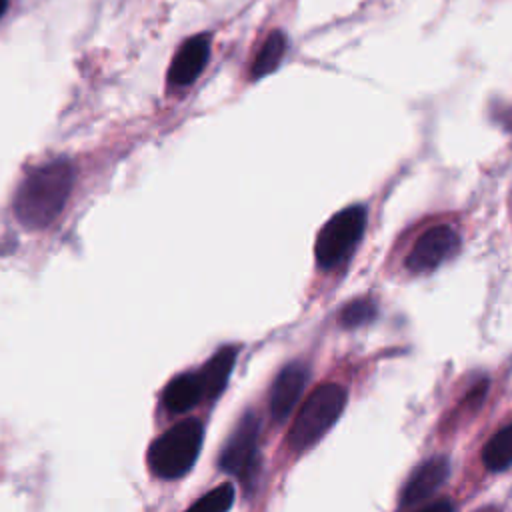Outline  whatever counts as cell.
<instances>
[{
  "label": "cell",
  "mask_w": 512,
  "mask_h": 512,
  "mask_svg": "<svg viewBox=\"0 0 512 512\" xmlns=\"http://www.w3.org/2000/svg\"><path fill=\"white\" fill-rule=\"evenodd\" d=\"M74 182L68 160H52L32 170L18 186L14 214L28 230H42L62 212Z\"/></svg>",
  "instance_id": "obj_1"
},
{
  "label": "cell",
  "mask_w": 512,
  "mask_h": 512,
  "mask_svg": "<svg viewBox=\"0 0 512 512\" xmlns=\"http://www.w3.org/2000/svg\"><path fill=\"white\" fill-rule=\"evenodd\" d=\"M346 406V390L336 382H326L318 386L304 400L300 412L296 414L292 428L288 430V446L294 452H302L314 446L340 418Z\"/></svg>",
  "instance_id": "obj_2"
},
{
  "label": "cell",
  "mask_w": 512,
  "mask_h": 512,
  "mask_svg": "<svg viewBox=\"0 0 512 512\" xmlns=\"http://www.w3.org/2000/svg\"><path fill=\"white\" fill-rule=\"evenodd\" d=\"M204 428L198 420H184L168 428L148 448L150 470L164 480L184 476L196 462L202 448Z\"/></svg>",
  "instance_id": "obj_3"
},
{
  "label": "cell",
  "mask_w": 512,
  "mask_h": 512,
  "mask_svg": "<svg viewBox=\"0 0 512 512\" xmlns=\"http://www.w3.org/2000/svg\"><path fill=\"white\" fill-rule=\"evenodd\" d=\"M366 226L364 206H348L336 212L318 232L314 244L316 264L324 270L338 266L350 256Z\"/></svg>",
  "instance_id": "obj_4"
},
{
  "label": "cell",
  "mask_w": 512,
  "mask_h": 512,
  "mask_svg": "<svg viewBox=\"0 0 512 512\" xmlns=\"http://www.w3.org/2000/svg\"><path fill=\"white\" fill-rule=\"evenodd\" d=\"M258 432V418L252 412L244 414L220 452L218 466L226 474H232L244 482L250 480L258 460Z\"/></svg>",
  "instance_id": "obj_5"
},
{
  "label": "cell",
  "mask_w": 512,
  "mask_h": 512,
  "mask_svg": "<svg viewBox=\"0 0 512 512\" xmlns=\"http://www.w3.org/2000/svg\"><path fill=\"white\" fill-rule=\"evenodd\" d=\"M460 246V236L448 224L428 228L418 236L412 250L406 256V268L414 274H424L438 268Z\"/></svg>",
  "instance_id": "obj_6"
},
{
  "label": "cell",
  "mask_w": 512,
  "mask_h": 512,
  "mask_svg": "<svg viewBox=\"0 0 512 512\" xmlns=\"http://www.w3.org/2000/svg\"><path fill=\"white\" fill-rule=\"evenodd\" d=\"M306 382H308V366L304 362H298V360L290 362L278 372V376L270 388V400H268L270 416L276 422H282L288 418V414L296 406Z\"/></svg>",
  "instance_id": "obj_7"
},
{
  "label": "cell",
  "mask_w": 512,
  "mask_h": 512,
  "mask_svg": "<svg viewBox=\"0 0 512 512\" xmlns=\"http://www.w3.org/2000/svg\"><path fill=\"white\" fill-rule=\"evenodd\" d=\"M448 470H450V462L444 456L424 460L418 468H414V472L406 480L400 496V504L414 506L426 500L428 496H432L438 490V486H442V482L446 480Z\"/></svg>",
  "instance_id": "obj_8"
},
{
  "label": "cell",
  "mask_w": 512,
  "mask_h": 512,
  "mask_svg": "<svg viewBox=\"0 0 512 512\" xmlns=\"http://www.w3.org/2000/svg\"><path fill=\"white\" fill-rule=\"evenodd\" d=\"M208 56H210V38L206 34H198L186 40L170 64V70H168L170 84L174 86L192 84L202 72Z\"/></svg>",
  "instance_id": "obj_9"
},
{
  "label": "cell",
  "mask_w": 512,
  "mask_h": 512,
  "mask_svg": "<svg viewBox=\"0 0 512 512\" xmlns=\"http://www.w3.org/2000/svg\"><path fill=\"white\" fill-rule=\"evenodd\" d=\"M204 398L202 392V382L198 378V374L186 372L180 376H174L164 392H162V404L168 412L172 414H180L190 410L192 406H196L200 400Z\"/></svg>",
  "instance_id": "obj_10"
},
{
  "label": "cell",
  "mask_w": 512,
  "mask_h": 512,
  "mask_svg": "<svg viewBox=\"0 0 512 512\" xmlns=\"http://www.w3.org/2000/svg\"><path fill=\"white\" fill-rule=\"evenodd\" d=\"M236 354H238V348L236 346H222L204 366L198 374L200 382H202V392L204 396L208 398H216L226 382H228V376L234 368V360H236Z\"/></svg>",
  "instance_id": "obj_11"
},
{
  "label": "cell",
  "mask_w": 512,
  "mask_h": 512,
  "mask_svg": "<svg viewBox=\"0 0 512 512\" xmlns=\"http://www.w3.org/2000/svg\"><path fill=\"white\" fill-rule=\"evenodd\" d=\"M512 460V426L506 424L500 428L484 446L482 462L492 472H502L510 466Z\"/></svg>",
  "instance_id": "obj_12"
},
{
  "label": "cell",
  "mask_w": 512,
  "mask_h": 512,
  "mask_svg": "<svg viewBox=\"0 0 512 512\" xmlns=\"http://www.w3.org/2000/svg\"><path fill=\"white\" fill-rule=\"evenodd\" d=\"M284 52H286V36L280 30H276L266 38L258 56L254 58L250 76L256 80V78H262V76L274 72L278 68V64L282 62Z\"/></svg>",
  "instance_id": "obj_13"
},
{
  "label": "cell",
  "mask_w": 512,
  "mask_h": 512,
  "mask_svg": "<svg viewBox=\"0 0 512 512\" xmlns=\"http://www.w3.org/2000/svg\"><path fill=\"white\" fill-rule=\"evenodd\" d=\"M234 502V488L230 484H220L200 500H196L186 512H228Z\"/></svg>",
  "instance_id": "obj_14"
},
{
  "label": "cell",
  "mask_w": 512,
  "mask_h": 512,
  "mask_svg": "<svg viewBox=\"0 0 512 512\" xmlns=\"http://www.w3.org/2000/svg\"><path fill=\"white\" fill-rule=\"evenodd\" d=\"M376 316V304L370 298H358L350 304H346L340 312V322L348 328H356L362 326L370 320H374Z\"/></svg>",
  "instance_id": "obj_15"
},
{
  "label": "cell",
  "mask_w": 512,
  "mask_h": 512,
  "mask_svg": "<svg viewBox=\"0 0 512 512\" xmlns=\"http://www.w3.org/2000/svg\"><path fill=\"white\" fill-rule=\"evenodd\" d=\"M418 512H454V506L448 500H438V502H434V504H430V506H426Z\"/></svg>",
  "instance_id": "obj_16"
},
{
  "label": "cell",
  "mask_w": 512,
  "mask_h": 512,
  "mask_svg": "<svg viewBox=\"0 0 512 512\" xmlns=\"http://www.w3.org/2000/svg\"><path fill=\"white\" fill-rule=\"evenodd\" d=\"M6 8H8V0H0V16L6 12Z\"/></svg>",
  "instance_id": "obj_17"
},
{
  "label": "cell",
  "mask_w": 512,
  "mask_h": 512,
  "mask_svg": "<svg viewBox=\"0 0 512 512\" xmlns=\"http://www.w3.org/2000/svg\"><path fill=\"white\" fill-rule=\"evenodd\" d=\"M482 512H500V510H494V508H486V510H482Z\"/></svg>",
  "instance_id": "obj_18"
}]
</instances>
